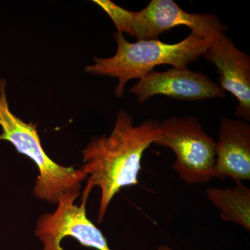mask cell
<instances>
[{"label":"cell","mask_w":250,"mask_h":250,"mask_svg":"<svg viewBox=\"0 0 250 250\" xmlns=\"http://www.w3.org/2000/svg\"><path fill=\"white\" fill-rule=\"evenodd\" d=\"M160 133V123L147 119L134 126L132 116L118 112L114 128L106 136L93 137L82 150L87 184L82 200H88L95 187L101 190L98 222L104 218L108 205L123 188L137 185L143 154Z\"/></svg>","instance_id":"cell-1"},{"label":"cell","mask_w":250,"mask_h":250,"mask_svg":"<svg viewBox=\"0 0 250 250\" xmlns=\"http://www.w3.org/2000/svg\"><path fill=\"white\" fill-rule=\"evenodd\" d=\"M138 103L143 104L152 96L166 95L179 100H208L223 98L226 93L220 85L201 72L188 67H172L167 71H150L139 79L130 88Z\"/></svg>","instance_id":"cell-7"},{"label":"cell","mask_w":250,"mask_h":250,"mask_svg":"<svg viewBox=\"0 0 250 250\" xmlns=\"http://www.w3.org/2000/svg\"><path fill=\"white\" fill-rule=\"evenodd\" d=\"M214 178L250 179V125L243 119L223 118L215 148Z\"/></svg>","instance_id":"cell-9"},{"label":"cell","mask_w":250,"mask_h":250,"mask_svg":"<svg viewBox=\"0 0 250 250\" xmlns=\"http://www.w3.org/2000/svg\"><path fill=\"white\" fill-rule=\"evenodd\" d=\"M157 250H173V249L168 245L163 244L158 247Z\"/></svg>","instance_id":"cell-12"},{"label":"cell","mask_w":250,"mask_h":250,"mask_svg":"<svg viewBox=\"0 0 250 250\" xmlns=\"http://www.w3.org/2000/svg\"><path fill=\"white\" fill-rule=\"evenodd\" d=\"M204 57L217 67L220 88L238 100L236 116L250 120V57L239 50L231 39L220 33Z\"/></svg>","instance_id":"cell-8"},{"label":"cell","mask_w":250,"mask_h":250,"mask_svg":"<svg viewBox=\"0 0 250 250\" xmlns=\"http://www.w3.org/2000/svg\"><path fill=\"white\" fill-rule=\"evenodd\" d=\"M232 188L208 187L206 194L210 202L220 210V218L250 231V190L241 181L235 182Z\"/></svg>","instance_id":"cell-10"},{"label":"cell","mask_w":250,"mask_h":250,"mask_svg":"<svg viewBox=\"0 0 250 250\" xmlns=\"http://www.w3.org/2000/svg\"><path fill=\"white\" fill-rule=\"evenodd\" d=\"M102 8L111 18L116 26L117 32L120 34H127L134 37L131 20L133 11L123 9L110 0H94L93 1Z\"/></svg>","instance_id":"cell-11"},{"label":"cell","mask_w":250,"mask_h":250,"mask_svg":"<svg viewBox=\"0 0 250 250\" xmlns=\"http://www.w3.org/2000/svg\"><path fill=\"white\" fill-rule=\"evenodd\" d=\"M154 143L173 151L174 170L186 183L205 184L214 178L216 142L195 117L166 118Z\"/></svg>","instance_id":"cell-4"},{"label":"cell","mask_w":250,"mask_h":250,"mask_svg":"<svg viewBox=\"0 0 250 250\" xmlns=\"http://www.w3.org/2000/svg\"><path fill=\"white\" fill-rule=\"evenodd\" d=\"M190 28L194 35L212 42L226 26L213 14H190L172 0H152L134 12L131 27L137 41H158L162 33L178 26Z\"/></svg>","instance_id":"cell-6"},{"label":"cell","mask_w":250,"mask_h":250,"mask_svg":"<svg viewBox=\"0 0 250 250\" xmlns=\"http://www.w3.org/2000/svg\"><path fill=\"white\" fill-rule=\"evenodd\" d=\"M81 192H68L59 198L57 209L41 215L34 235L42 243V250H64L63 238L71 237L82 246L97 250H112L103 233L88 219L87 200L75 203Z\"/></svg>","instance_id":"cell-5"},{"label":"cell","mask_w":250,"mask_h":250,"mask_svg":"<svg viewBox=\"0 0 250 250\" xmlns=\"http://www.w3.org/2000/svg\"><path fill=\"white\" fill-rule=\"evenodd\" d=\"M117 43L116 53L108 58H94L93 62L84 68L85 72L97 76L118 79L115 88L116 98H123L129 80L140 79L160 65L187 67L204 56L212 42L189 34L175 44L162 41H139L129 42L123 34H113Z\"/></svg>","instance_id":"cell-2"},{"label":"cell","mask_w":250,"mask_h":250,"mask_svg":"<svg viewBox=\"0 0 250 250\" xmlns=\"http://www.w3.org/2000/svg\"><path fill=\"white\" fill-rule=\"evenodd\" d=\"M6 87V81L0 80V141L11 143L18 153L27 156L37 166L39 174L33 190L34 196L57 205L63 194L80 192L87 176L80 168L62 166L49 157L36 125L25 123L10 109Z\"/></svg>","instance_id":"cell-3"}]
</instances>
